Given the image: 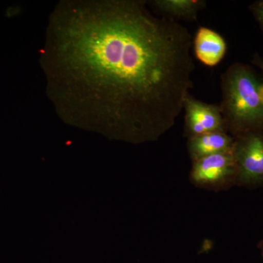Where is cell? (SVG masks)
<instances>
[{"mask_svg": "<svg viewBox=\"0 0 263 263\" xmlns=\"http://www.w3.org/2000/svg\"><path fill=\"white\" fill-rule=\"evenodd\" d=\"M141 0H65L41 51L46 94L64 122L142 144L172 129L193 88V37Z\"/></svg>", "mask_w": 263, "mask_h": 263, "instance_id": "1", "label": "cell"}, {"mask_svg": "<svg viewBox=\"0 0 263 263\" xmlns=\"http://www.w3.org/2000/svg\"><path fill=\"white\" fill-rule=\"evenodd\" d=\"M252 66L235 62L221 76L219 105L227 133L233 137L263 132V80Z\"/></svg>", "mask_w": 263, "mask_h": 263, "instance_id": "2", "label": "cell"}, {"mask_svg": "<svg viewBox=\"0 0 263 263\" xmlns=\"http://www.w3.org/2000/svg\"><path fill=\"white\" fill-rule=\"evenodd\" d=\"M192 163L190 181L197 188L221 192L236 185L237 169L233 148Z\"/></svg>", "mask_w": 263, "mask_h": 263, "instance_id": "3", "label": "cell"}, {"mask_svg": "<svg viewBox=\"0 0 263 263\" xmlns=\"http://www.w3.org/2000/svg\"><path fill=\"white\" fill-rule=\"evenodd\" d=\"M233 152L236 185H263V132H251L235 137Z\"/></svg>", "mask_w": 263, "mask_h": 263, "instance_id": "4", "label": "cell"}, {"mask_svg": "<svg viewBox=\"0 0 263 263\" xmlns=\"http://www.w3.org/2000/svg\"><path fill=\"white\" fill-rule=\"evenodd\" d=\"M183 136L193 138L206 133L226 132L219 105L204 103L189 94L183 101Z\"/></svg>", "mask_w": 263, "mask_h": 263, "instance_id": "5", "label": "cell"}, {"mask_svg": "<svg viewBox=\"0 0 263 263\" xmlns=\"http://www.w3.org/2000/svg\"><path fill=\"white\" fill-rule=\"evenodd\" d=\"M193 50L199 61L208 67H214L226 56L227 43L216 31L201 27L193 38Z\"/></svg>", "mask_w": 263, "mask_h": 263, "instance_id": "6", "label": "cell"}, {"mask_svg": "<svg viewBox=\"0 0 263 263\" xmlns=\"http://www.w3.org/2000/svg\"><path fill=\"white\" fill-rule=\"evenodd\" d=\"M235 138L226 132H215L188 138L186 147L192 162L231 150Z\"/></svg>", "mask_w": 263, "mask_h": 263, "instance_id": "7", "label": "cell"}, {"mask_svg": "<svg viewBox=\"0 0 263 263\" xmlns=\"http://www.w3.org/2000/svg\"><path fill=\"white\" fill-rule=\"evenodd\" d=\"M150 3L163 16L190 22L196 21L199 12L206 5L204 0H155Z\"/></svg>", "mask_w": 263, "mask_h": 263, "instance_id": "8", "label": "cell"}, {"mask_svg": "<svg viewBox=\"0 0 263 263\" xmlns=\"http://www.w3.org/2000/svg\"><path fill=\"white\" fill-rule=\"evenodd\" d=\"M249 10L263 32V0H257L249 5Z\"/></svg>", "mask_w": 263, "mask_h": 263, "instance_id": "9", "label": "cell"}, {"mask_svg": "<svg viewBox=\"0 0 263 263\" xmlns=\"http://www.w3.org/2000/svg\"><path fill=\"white\" fill-rule=\"evenodd\" d=\"M252 63L254 67H257L260 70L263 80V56L258 53H254L252 57Z\"/></svg>", "mask_w": 263, "mask_h": 263, "instance_id": "10", "label": "cell"}, {"mask_svg": "<svg viewBox=\"0 0 263 263\" xmlns=\"http://www.w3.org/2000/svg\"><path fill=\"white\" fill-rule=\"evenodd\" d=\"M259 248H260L261 251H262L263 254V239L262 240V241L260 242V243H259Z\"/></svg>", "mask_w": 263, "mask_h": 263, "instance_id": "11", "label": "cell"}]
</instances>
